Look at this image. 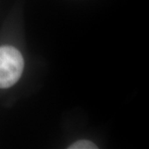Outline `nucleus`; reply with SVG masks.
<instances>
[{"instance_id":"nucleus-2","label":"nucleus","mask_w":149,"mask_h":149,"mask_svg":"<svg viewBox=\"0 0 149 149\" xmlns=\"http://www.w3.org/2000/svg\"><path fill=\"white\" fill-rule=\"evenodd\" d=\"M70 149H92V148H97L95 144L91 143L88 140H80L74 144H72L69 148Z\"/></svg>"},{"instance_id":"nucleus-1","label":"nucleus","mask_w":149,"mask_h":149,"mask_svg":"<svg viewBox=\"0 0 149 149\" xmlns=\"http://www.w3.org/2000/svg\"><path fill=\"white\" fill-rule=\"evenodd\" d=\"M24 61L21 53L13 47H0V88H9L21 77Z\"/></svg>"}]
</instances>
